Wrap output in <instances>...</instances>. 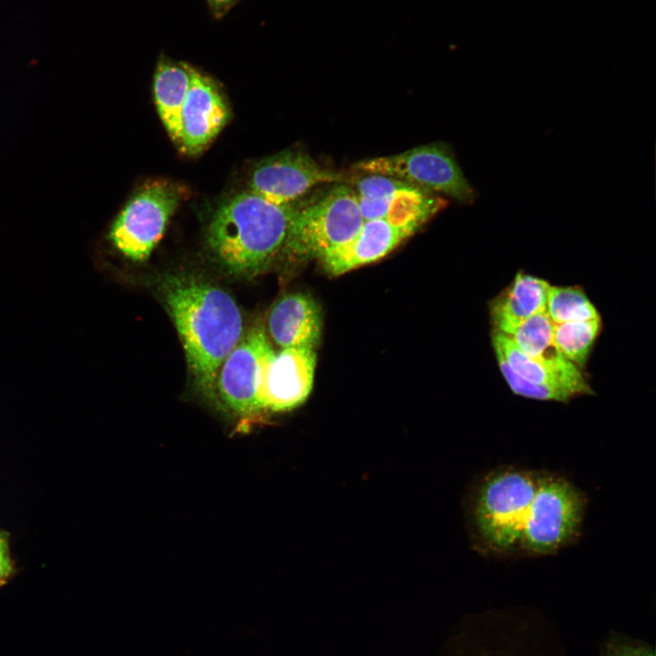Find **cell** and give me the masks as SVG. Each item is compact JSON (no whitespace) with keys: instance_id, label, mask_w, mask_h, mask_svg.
<instances>
[{"instance_id":"6da1fadb","label":"cell","mask_w":656,"mask_h":656,"mask_svg":"<svg viewBox=\"0 0 656 656\" xmlns=\"http://www.w3.org/2000/svg\"><path fill=\"white\" fill-rule=\"evenodd\" d=\"M158 290L181 340L197 391L216 404L219 370L243 334L236 302L223 289L187 273L162 276Z\"/></svg>"},{"instance_id":"7a4b0ae2","label":"cell","mask_w":656,"mask_h":656,"mask_svg":"<svg viewBox=\"0 0 656 656\" xmlns=\"http://www.w3.org/2000/svg\"><path fill=\"white\" fill-rule=\"evenodd\" d=\"M293 204H276L246 190L224 201L208 227L207 242L230 273L254 277L282 252Z\"/></svg>"},{"instance_id":"3957f363","label":"cell","mask_w":656,"mask_h":656,"mask_svg":"<svg viewBox=\"0 0 656 656\" xmlns=\"http://www.w3.org/2000/svg\"><path fill=\"white\" fill-rule=\"evenodd\" d=\"M364 221L353 187L334 183L320 195L295 203L281 253L320 260L353 239Z\"/></svg>"},{"instance_id":"277c9868","label":"cell","mask_w":656,"mask_h":656,"mask_svg":"<svg viewBox=\"0 0 656 656\" xmlns=\"http://www.w3.org/2000/svg\"><path fill=\"white\" fill-rule=\"evenodd\" d=\"M538 477L515 469L487 476L474 503V523L485 547L507 553L520 547L527 514Z\"/></svg>"},{"instance_id":"5b68a950","label":"cell","mask_w":656,"mask_h":656,"mask_svg":"<svg viewBox=\"0 0 656 656\" xmlns=\"http://www.w3.org/2000/svg\"><path fill=\"white\" fill-rule=\"evenodd\" d=\"M584 505L582 495L569 481L538 477L519 548L538 556L556 553L578 534Z\"/></svg>"},{"instance_id":"8992f818","label":"cell","mask_w":656,"mask_h":656,"mask_svg":"<svg viewBox=\"0 0 656 656\" xmlns=\"http://www.w3.org/2000/svg\"><path fill=\"white\" fill-rule=\"evenodd\" d=\"M355 169L395 178L429 192H439L463 204H471L477 198L475 189L465 177L450 148L433 143L406 151L365 159Z\"/></svg>"},{"instance_id":"52a82bcc","label":"cell","mask_w":656,"mask_h":656,"mask_svg":"<svg viewBox=\"0 0 656 656\" xmlns=\"http://www.w3.org/2000/svg\"><path fill=\"white\" fill-rule=\"evenodd\" d=\"M184 197V190L168 180L145 184L126 204L110 231L115 247L134 261L147 260L163 236Z\"/></svg>"},{"instance_id":"ba28073f","label":"cell","mask_w":656,"mask_h":656,"mask_svg":"<svg viewBox=\"0 0 656 656\" xmlns=\"http://www.w3.org/2000/svg\"><path fill=\"white\" fill-rule=\"evenodd\" d=\"M274 353L264 328L254 325L242 334L219 370L216 404L241 418V425L261 413L258 389L263 367Z\"/></svg>"},{"instance_id":"9c48e42d","label":"cell","mask_w":656,"mask_h":656,"mask_svg":"<svg viewBox=\"0 0 656 656\" xmlns=\"http://www.w3.org/2000/svg\"><path fill=\"white\" fill-rule=\"evenodd\" d=\"M353 182L364 220L384 219L416 231L446 200L393 177L366 173Z\"/></svg>"},{"instance_id":"30bf717a","label":"cell","mask_w":656,"mask_h":656,"mask_svg":"<svg viewBox=\"0 0 656 656\" xmlns=\"http://www.w3.org/2000/svg\"><path fill=\"white\" fill-rule=\"evenodd\" d=\"M343 181L341 174L323 168L308 153L290 149L256 164L248 190L276 204H293L316 186Z\"/></svg>"},{"instance_id":"8fae6325","label":"cell","mask_w":656,"mask_h":656,"mask_svg":"<svg viewBox=\"0 0 656 656\" xmlns=\"http://www.w3.org/2000/svg\"><path fill=\"white\" fill-rule=\"evenodd\" d=\"M315 363L313 348H283L274 353L262 370L260 411L283 412L302 405L313 387Z\"/></svg>"},{"instance_id":"7c38bea8","label":"cell","mask_w":656,"mask_h":656,"mask_svg":"<svg viewBox=\"0 0 656 656\" xmlns=\"http://www.w3.org/2000/svg\"><path fill=\"white\" fill-rule=\"evenodd\" d=\"M230 118V110L217 82L193 67L190 85L180 114L181 149L201 152Z\"/></svg>"},{"instance_id":"4fadbf2b","label":"cell","mask_w":656,"mask_h":656,"mask_svg":"<svg viewBox=\"0 0 656 656\" xmlns=\"http://www.w3.org/2000/svg\"><path fill=\"white\" fill-rule=\"evenodd\" d=\"M415 231L384 219L364 220L346 243L329 251L320 261L332 275H341L380 260Z\"/></svg>"},{"instance_id":"5bb4252c","label":"cell","mask_w":656,"mask_h":656,"mask_svg":"<svg viewBox=\"0 0 656 656\" xmlns=\"http://www.w3.org/2000/svg\"><path fill=\"white\" fill-rule=\"evenodd\" d=\"M268 328L271 337L282 349H314L322 331L320 308L308 294L295 292L283 295L271 309Z\"/></svg>"},{"instance_id":"9a60e30c","label":"cell","mask_w":656,"mask_h":656,"mask_svg":"<svg viewBox=\"0 0 656 656\" xmlns=\"http://www.w3.org/2000/svg\"><path fill=\"white\" fill-rule=\"evenodd\" d=\"M549 283L520 272L512 282L489 302L493 332L510 336L532 316L546 312Z\"/></svg>"},{"instance_id":"2e32d148","label":"cell","mask_w":656,"mask_h":656,"mask_svg":"<svg viewBox=\"0 0 656 656\" xmlns=\"http://www.w3.org/2000/svg\"><path fill=\"white\" fill-rule=\"evenodd\" d=\"M553 327L545 312L527 320L508 337L522 353L562 375L582 395H591L592 390L579 367L567 360L556 345Z\"/></svg>"},{"instance_id":"e0dca14e","label":"cell","mask_w":656,"mask_h":656,"mask_svg":"<svg viewBox=\"0 0 656 656\" xmlns=\"http://www.w3.org/2000/svg\"><path fill=\"white\" fill-rule=\"evenodd\" d=\"M193 67L160 55L153 76L159 116L175 142L180 139V114L190 85Z\"/></svg>"},{"instance_id":"ac0fdd59","label":"cell","mask_w":656,"mask_h":656,"mask_svg":"<svg viewBox=\"0 0 656 656\" xmlns=\"http://www.w3.org/2000/svg\"><path fill=\"white\" fill-rule=\"evenodd\" d=\"M491 342L494 351L500 353L508 366L520 377L537 384L563 390L573 397L582 395L581 392L562 375L522 353L508 336L493 332Z\"/></svg>"},{"instance_id":"d6986e66","label":"cell","mask_w":656,"mask_h":656,"mask_svg":"<svg viewBox=\"0 0 656 656\" xmlns=\"http://www.w3.org/2000/svg\"><path fill=\"white\" fill-rule=\"evenodd\" d=\"M600 330V318L554 323L553 337L563 356L582 367Z\"/></svg>"},{"instance_id":"ffe728a7","label":"cell","mask_w":656,"mask_h":656,"mask_svg":"<svg viewBox=\"0 0 656 656\" xmlns=\"http://www.w3.org/2000/svg\"><path fill=\"white\" fill-rule=\"evenodd\" d=\"M546 313L553 323L600 318L586 293L576 286H549Z\"/></svg>"},{"instance_id":"44dd1931","label":"cell","mask_w":656,"mask_h":656,"mask_svg":"<svg viewBox=\"0 0 656 656\" xmlns=\"http://www.w3.org/2000/svg\"><path fill=\"white\" fill-rule=\"evenodd\" d=\"M496 359L505 381L511 391L520 396L540 400L566 403L573 396L563 390L531 383L517 374L497 351H494Z\"/></svg>"},{"instance_id":"7402d4cb","label":"cell","mask_w":656,"mask_h":656,"mask_svg":"<svg viewBox=\"0 0 656 656\" xmlns=\"http://www.w3.org/2000/svg\"><path fill=\"white\" fill-rule=\"evenodd\" d=\"M600 656H655L654 648L626 634H610L602 642Z\"/></svg>"},{"instance_id":"603a6c76","label":"cell","mask_w":656,"mask_h":656,"mask_svg":"<svg viewBox=\"0 0 656 656\" xmlns=\"http://www.w3.org/2000/svg\"><path fill=\"white\" fill-rule=\"evenodd\" d=\"M210 15L217 20L223 18L241 0H205Z\"/></svg>"},{"instance_id":"cb8c5ba5","label":"cell","mask_w":656,"mask_h":656,"mask_svg":"<svg viewBox=\"0 0 656 656\" xmlns=\"http://www.w3.org/2000/svg\"><path fill=\"white\" fill-rule=\"evenodd\" d=\"M10 556L6 535L0 532V560Z\"/></svg>"}]
</instances>
